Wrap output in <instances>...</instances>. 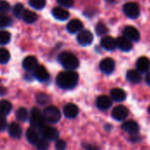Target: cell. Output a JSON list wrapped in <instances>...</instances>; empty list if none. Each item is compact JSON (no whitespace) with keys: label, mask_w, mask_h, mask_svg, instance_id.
Returning a JSON list of instances; mask_svg holds the SVG:
<instances>
[{"label":"cell","mask_w":150,"mask_h":150,"mask_svg":"<svg viewBox=\"0 0 150 150\" xmlns=\"http://www.w3.org/2000/svg\"><path fill=\"white\" fill-rule=\"evenodd\" d=\"M112 98H109L108 96H105V95H101V96L98 97V98L96 100L97 107L102 111L108 110L112 106Z\"/></svg>","instance_id":"cell-12"},{"label":"cell","mask_w":150,"mask_h":150,"mask_svg":"<svg viewBox=\"0 0 150 150\" xmlns=\"http://www.w3.org/2000/svg\"><path fill=\"white\" fill-rule=\"evenodd\" d=\"M52 14L56 19L62 21L68 19L69 17V12L63 7H54L52 10Z\"/></svg>","instance_id":"cell-18"},{"label":"cell","mask_w":150,"mask_h":150,"mask_svg":"<svg viewBox=\"0 0 150 150\" xmlns=\"http://www.w3.org/2000/svg\"><path fill=\"white\" fill-rule=\"evenodd\" d=\"M57 3L59 5H61L62 7H67L69 8L73 5L74 4V0H57Z\"/></svg>","instance_id":"cell-37"},{"label":"cell","mask_w":150,"mask_h":150,"mask_svg":"<svg viewBox=\"0 0 150 150\" xmlns=\"http://www.w3.org/2000/svg\"><path fill=\"white\" fill-rule=\"evenodd\" d=\"M38 17H37V14L30 10H25L23 16H22V19L25 22V23H28V24H31V23H34L36 20H37Z\"/></svg>","instance_id":"cell-26"},{"label":"cell","mask_w":150,"mask_h":150,"mask_svg":"<svg viewBox=\"0 0 150 150\" xmlns=\"http://www.w3.org/2000/svg\"><path fill=\"white\" fill-rule=\"evenodd\" d=\"M25 11V9L24 5L22 4H15L14 7H13V10H12L14 16L16 18H22V16H23Z\"/></svg>","instance_id":"cell-29"},{"label":"cell","mask_w":150,"mask_h":150,"mask_svg":"<svg viewBox=\"0 0 150 150\" xmlns=\"http://www.w3.org/2000/svg\"><path fill=\"white\" fill-rule=\"evenodd\" d=\"M100 42H101V46L105 49H106V50L112 51V50L115 49L116 47H117L116 40L113 39L112 37H111V36H105V37H103Z\"/></svg>","instance_id":"cell-19"},{"label":"cell","mask_w":150,"mask_h":150,"mask_svg":"<svg viewBox=\"0 0 150 150\" xmlns=\"http://www.w3.org/2000/svg\"><path fill=\"white\" fill-rule=\"evenodd\" d=\"M78 74L74 70H65L60 72L56 77L57 85L63 90H70L76 86L78 83Z\"/></svg>","instance_id":"cell-1"},{"label":"cell","mask_w":150,"mask_h":150,"mask_svg":"<svg viewBox=\"0 0 150 150\" xmlns=\"http://www.w3.org/2000/svg\"><path fill=\"white\" fill-rule=\"evenodd\" d=\"M5 93V90L4 89V88H0V95H3V94H4Z\"/></svg>","instance_id":"cell-42"},{"label":"cell","mask_w":150,"mask_h":150,"mask_svg":"<svg viewBox=\"0 0 150 150\" xmlns=\"http://www.w3.org/2000/svg\"><path fill=\"white\" fill-rule=\"evenodd\" d=\"M46 124H55L61 120V112L54 105H49L46 107L42 112Z\"/></svg>","instance_id":"cell-3"},{"label":"cell","mask_w":150,"mask_h":150,"mask_svg":"<svg viewBox=\"0 0 150 150\" xmlns=\"http://www.w3.org/2000/svg\"><path fill=\"white\" fill-rule=\"evenodd\" d=\"M77 41L82 46L91 45L93 41V34L89 30H82L77 35Z\"/></svg>","instance_id":"cell-9"},{"label":"cell","mask_w":150,"mask_h":150,"mask_svg":"<svg viewBox=\"0 0 150 150\" xmlns=\"http://www.w3.org/2000/svg\"><path fill=\"white\" fill-rule=\"evenodd\" d=\"M11 40V33L4 30H0V45H5Z\"/></svg>","instance_id":"cell-31"},{"label":"cell","mask_w":150,"mask_h":150,"mask_svg":"<svg viewBox=\"0 0 150 150\" xmlns=\"http://www.w3.org/2000/svg\"><path fill=\"white\" fill-rule=\"evenodd\" d=\"M127 79L133 83H141L142 77L141 73L138 70L131 69V70L127 71Z\"/></svg>","instance_id":"cell-24"},{"label":"cell","mask_w":150,"mask_h":150,"mask_svg":"<svg viewBox=\"0 0 150 150\" xmlns=\"http://www.w3.org/2000/svg\"><path fill=\"white\" fill-rule=\"evenodd\" d=\"M129 115L128 109L124 105H117L112 109V116L114 120L118 121H123L125 120Z\"/></svg>","instance_id":"cell-7"},{"label":"cell","mask_w":150,"mask_h":150,"mask_svg":"<svg viewBox=\"0 0 150 150\" xmlns=\"http://www.w3.org/2000/svg\"><path fill=\"white\" fill-rule=\"evenodd\" d=\"M108 2H114V0H107Z\"/></svg>","instance_id":"cell-43"},{"label":"cell","mask_w":150,"mask_h":150,"mask_svg":"<svg viewBox=\"0 0 150 150\" xmlns=\"http://www.w3.org/2000/svg\"><path fill=\"white\" fill-rule=\"evenodd\" d=\"M7 128V120L5 117L0 116V131H4Z\"/></svg>","instance_id":"cell-39"},{"label":"cell","mask_w":150,"mask_h":150,"mask_svg":"<svg viewBox=\"0 0 150 150\" xmlns=\"http://www.w3.org/2000/svg\"><path fill=\"white\" fill-rule=\"evenodd\" d=\"M40 133L42 138L46 139L47 141H55L59 137V133L57 129L53 127H49L47 124L41 129H40Z\"/></svg>","instance_id":"cell-5"},{"label":"cell","mask_w":150,"mask_h":150,"mask_svg":"<svg viewBox=\"0 0 150 150\" xmlns=\"http://www.w3.org/2000/svg\"><path fill=\"white\" fill-rule=\"evenodd\" d=\"M150 66V62L149 60L145 57V56H142V57H140L137 62H136V68H137V70L140 72V73H144V72H147L149 70Z\"/></svg>","instance_id":"cell-22"},{"label":"cell","mask_w":150,"mask_h":150,"mask_svg":"<svg viewBox=\"0 0 150 150\" xmlns=\"http://www.w3.org/2000/svg\"><path fill=\"white\" fill-rule=\"evenodd\" d=\"M67 148V144L63 140H57L55 142L56 150H65Z\"/></svg>","instance_id":"cell-38"},{"label":"cell","mask_w":150,"mask_h":150,"mask_svg":"<svg viewBox=\"0 0 150 150\" xmlns=\"http://www.w3.org/2000/svg\"><path fill=\"white\" fill-rule=\"evenodd\" d=\"M29 4L33 9L40 10L45 7L46 0H29Z\"/></svg>","instance_id":"cell-32"},{"label":"cell","mask_w":150,"mask_h":150,"mask_svg":"<svg viewBox=\"0 0 150 150\" xmlns=\"http://www.w3.org/2000/svg\"><path fill=\"white\" fill-rule=\"evenodd\" d=\"M25 136H26V140L33 145H36L39 142V141L41 139L40 131L33 127L27 129Z\"/></svg>","instance_id":"cell-13"},{"label":"cell","mask_w":150,"mask_h":150,"mask_svg":"<svg viewBox=\"0 0 150 150\" xmlns=\"http://www.w3.org/2000/svg\"><path fill=\"white\" fill-rule=\"evenodd\" d=\"M111 98L116 102H122L127 98V93L120 88H114L111 91Z\"/></svg>","instance_id":"cell-20"},{"label":"cell","mask_w":150,"mask_h":150,"mask_svg":"<svg viewBox=\"0 0 150 150\" xmlns=\"http://www.w3.org/2000/svg\"><path fill=\"white\" fill-rule=\"evenodd\" d=\"M11 18L4 12H0V28H4L11 24Z\"/></svg>","instance_id":"cell-28"},{"label":"cell","mask_w":150,"mask_h":150,"mask_svg":"<svg viewBox=\"0 0 150 150\" xmlns=\"http://www.w3.org/2000/svg\"><path fill=\"white\" fill-rule=\"evenodd\" d=\"M145 80H146V83H148V84L150 86V73H149V74L146 76Z\"/></svg>","instance_id":"cell-41"},{"label":"cell","mask_w":150,"mask_h":150,"mask_svg":"<svg viewBox=\"0 0 150 150\" xmlns=\"http://www.w3.org/2000/svg\"><path fill=\"white\" fill-rule=\"evenodd\" d=\"M125 14L130 18H136L140 15V7L136 3H127L123 7Z\"/></svg>","instance_id":"cell-6"},{"label":"cell","mask_w":150,"mask_h":150,"mask_svg":"<svg viewBox=\"0 0 150 150\" xmlns=\"http://www.w3.org/2000/svg\"><path fill=\"white\" fill-rule=\"evenodd\" d=\"M36 99H37V101H38V103H39V104H40V105H44V104H46V103H47V102H48L49 98H48V96H47V95H46V94H44V93H40V94H38V95H37Z\"/></svg>","instance_id":"cell-35"},{"label":"cell","mask_w":150,"mask_h":150,"mask_svg":"<svg viewBox=\"0 0 150 150\" xmlns=\"http://www.w3.org/2000/svg\"><path fill=\"white\" fill-rule=\"evenodd\" d=\"M116 42H117V47L124 51V52H127V51H130L133 47V44H132V41L127 39V37L125 36H120L119 37L117 40H116Z\"/></svg>","instance_id":"cell-16"},{"label":"cell","mask_w":150,"mask_h":150,"mask_svg":"<svg viewBox=\"0 0 150 150\" xmlns=\"http://www.w3.org/2000/svg\"><path fill=\"white\" fill-rule=\"evenodd\" d=\"M33 76L40 82H46L49 79V73L42 65H38L33 69Z\"/></svg>","instance_id":"cell-11"},{"label":"cell","mask_w":150,"mask_h":150,"mask_svg":"<svg viewBox=\"0 0 150 150\" xmlns=\"http://www.w3.org/2000/svg\"><path fill=\"white\" fill-rule=\"evenodd\" d=\"M63 112H64V115L68 119H75L76 117H77L79 113V108L75 104L69 103L64 106Z\"/></svg>","instance_id":"cell-15"},{"label":"cell","mask_w":150,"mask_h":150,"mask_svg":"<svg viewBox=\"0 0 150 150\" xmlns=\"http://www.w3.org/2000/svg\"><path fill=\"white\" fill-rule=\"evenodd\" d=\"M99 69L103 73L109 75L112 73L115 69V62L112 58H105L100 62Z\"/></svg>","instance_id":"cell-10"},{"label":"cell","mask_w":150,"mask_h":150,"mask_svg":"<svg viewBox=\"0 0 150 150\" xmlns=\"http://www.w3.org/2000/svg\"><path fill=\"white\" fill-rule=\"evenodd\" d=\"M83 149L85 150H99V149L97 146L92 145V144H87V143H85V144L83 145Z\"/></svg>","instance_id":"cell-40"},{"label":"cell","mask_w":150,"mask_h":150,"mask_svg":"<svg viewBox=\"0 0 150 150\" xmlns=\"http://www.w3.org/2000/svg\"><path fill=\"white\" fill-rule=\"evenodd\" d=\"M122 130L126 133H127L130 136L139 134L140 127L139 124L134 120H128L123 123L122 125Z\"/></svg>","instance_id":"cell-8"},{"label":"cell","mask_w":150,"mask_h":150,"mask_svg":"<svg viewBox=\"0 0 150 150\" xmlns=\"http://www.w3.org/2000/svg\"><path fill=\"white\" fill-rule=\"evenodd\" d=\"M11 5L4 0H0V12H6L10 10Z\"/></svg>","instance_id":"cell-36"},{"label":"cell","mask_w":150,"mask_h":150,"mask_svg":"<svg viewBox=\"0 0 150 150\" xmlns=\"http://www.w3.org/2000/svg\"><path fill=\"white\" fill-rule=\"evenodd\" d=\"M108 32V29L106 27V25L103 23V22H98L96 25V33L98 35H105Z\"/></svg>","instance_id":"cell-33"},{"label":"cell","mask_w":150,"mask_h":150,"mask_svg":"<svg viewBox=\"0 0 150 150\" xmlns=\"http://www.w3.org/2000/svg\"><path fill=\"white\" fill-rule=\"evenodd\" d=\"M37 149L38 150H47L49 144H48V141H47L46 139L42 138L39 141V142L36 144Z\"/></svg>","instance_id":"cell-34"},{"label":"cell","mask_w":150,"mask_h":150,"mask_svg":"<svg viewBox=\"0 0 150 150\" xmlns=\"http://www.w3.org/2000/svg\"><path fill=\"white\" fill-rule=\"evenodd\" d=\"M124 36L127 37V39H129L131 41H138L140 40V32L137 30V28H135L134 26L132 25H128L124 29Z\"/></svg>","instance_id":"cell-14"},{"label":"cell","mask_w":150,"mask_h":150,"mask_svg":"<svg viewBox=\"0 0 150 150\" xmlns=\"http://www.w3.org/2000/svg\"><path fill=\"white\" fill-rule=\"evenodd\" d=\"M16 117L19 121H27L29 120V113L28 111L25 108V107H20L18 108V110L16 112Z\"/></svg>","instance_id":"cell-27"},{"label":"cell","mask_w":150,"mask_h":150,"mask_svg":"<svg viewBox=\"0 0 150 150\" xmlns=\"http://www.w3.org/2000/svg\"><path fill=\"white\" fill-rule=\"evenodd\" d=\"M12 109L11 104L7 100H1L0 101V116H7Z\"/></svg>","instance_id":"cell-25"},{"label":"cell","mask_w":150,"mask_h":150,"mask_svg":"<svg viewBox=\"0 0 150 150\" xmlns=\"http://www.w3.org/2000/svg\"><path fill=\"white\" fill-rule=\"evenodd\" d=\"M149 112L150 113V105H149Z\"/></svg>","instance_id":"cell-44"},{"label":"cell","mask_w":150,"mask_h":150,"mask_svg":"<svg viewBox=\"0 0 150 150\" xmlns=\"http://www.w3.org/2000/svg\"><path fill=\"white\" fill-rule=\"evenodd\" d=\"M22 65H23V68L27 70V71H33V69L39 65L38 64V61L37 59L34 57V56H32V55H29V56H26L24 60H23V62H22Z\"/></svg>","instance_id":"cell-17"},{"label":"cell","mask_w":150,"mask_h":150,"mask_svg":"<svg viewBox=\"0 0 150 150\" xmlns=\"http://www.w3.org/2000/svg\"><path fill=\"white\" fill-rule=\"evenodd\" d=\"M10 52L6 48H0V63H7L10 60Z\"/></svg>","instance_id":"cell-30"},{"label":"cell","mask_w":150,"mask_h":150,"mask_svg":"<svg viewBox=\"0 0 150 150\" xmlns=\"http://www.w3.org/2000/svg\"><path fill=\"white\" fill-rule=\"evenodd\" d=\"M83 27V25L79 19H72L71 21L69 22L67 25V30L70 33H76L82 31Z\"/></svg>","instance_id":"cell-21"},{"label":"cell","mask_w":150,"mask_h":150,"mask_svg":"<svg viewBox=\"0 0 150 150\" xmlns=\"http://www.w3.org/2000/svg\"><path fill=\"white\" fill-rule=\"evenodd\" d=\"M29 120L31 123V126L33 127H35L36 129L40 130L45 125V120L42 115V112L38 109V108H33L31 111V114L29 117Z\"/></svg>","instance_id":"cell-4"},{"label":"cell","mask_w":150,"mask_h":150,"mask_svg":"<svg viewBox=\"0 0 150 150\" xmlns=\"http://www.w3.org/2000/svg\"><path fill=\"white\" fill-rule=\"evenodd\" d=\"M8 132H9V134L14 139H19L22 134L21 127L18 123H14V122H12L9 125Z\"/></svg>","instance_id":"cell-23"},{"label":"cell","mask_w":150,"mask_h":150,"mask_svg":"<svg viewBox=\"0 0 150 150\" xmlns=\"http://www.w3.org/2000/svg\"><path fill=\"white\" fill-rule=\"evenodd\" d=\"M58 62L66 70H75L79 67L77 57L69 52H62L58 56Z\"/></svg>","instance_id":"cell-2"}]
</instances>
